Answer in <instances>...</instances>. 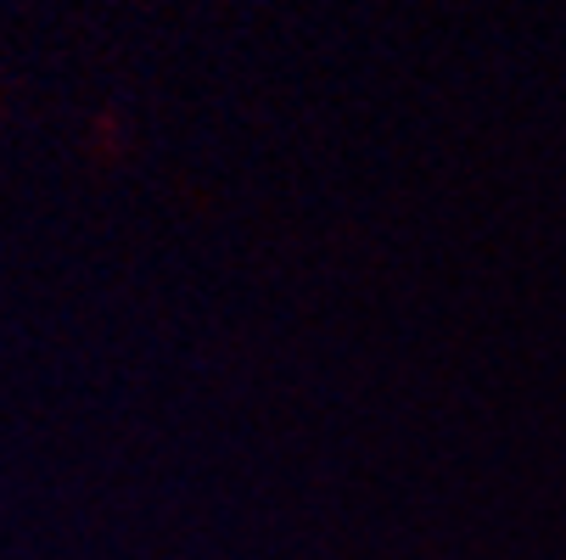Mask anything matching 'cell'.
I'll return each instance as SVG.
<instances>
[]
</instances>
